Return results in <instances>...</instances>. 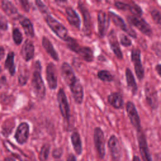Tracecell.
Segmentation results:
<instances>
[{"label": "cell", "mask_w": 161, "mask_h": 161, "mask_svg": "<svg viewBox=\"0 0 161 161\" xmlns=\"http://www.w3.org/2000/svg\"><path fill=\"white\" fill-rule=\"evenodd\" d=\"M42 66L39 60L35 64V70L33 73L31 86L35 96L40 99H44L46 94V88L41 74Z\"/></svg>", "instance_id": "6da1fadb"}, {"label": "cell", "mask_w": 161, "mask_h": 161, "mask_svg": "<svg viewBox=\"0 0 161 161\" xmlns=\"http://www.w3.org/2000/svg\"><path fill=\"white\" fill-rule=\"evenodd\" d=\"M65 42H66L67 47L71 51L78 54L84 60L88 62H91L93 60L94 53L90 47L80 45L75 39L70 36H68Z\"/></svg>", "instance_id": "7a4b0ae2"}, {"label": "cell", "mask_w": 161, "mask_h": 161, "mask_svg": "<svg viewBox=\"0 0 161 161\" xmlns=\"http://www.w3.org/2000/svg\"><path fill=\"white\" fill-rule=\"evenodd\" d=\"M43 16L48 26L53 31V33L58 38L65 41L69 36L67 29L57 19L52 16L50 14H46Z\"/></svg>", "instance_id": "3957f363"}, {"label": "cell", "mask_w": 161, "mask_h": 161, "mask_svg": "<svg viewBox=\"0 0 161 161\" xmlns=\"http://www.w3.org/2000/svg\"><path fill=\"white\" fill-rule=\"evenodd\" d=\"M127 21L130 25L136 27L145 35L150 36L152 35V30L150 26L143 18L133 15H130L127 16Z\"/></svg>", "instance_id": "277c9868"}, {"label": "cell", "mask_w": 161, "mask_h": 161, "mask_svg": "<svg viewBox=\"0 0 161 161\" xmlns=\"http://www.w3.org/2000/svg\"><path fill=\"white\" fill-rule=\"evenodd\" d=\"M144 91L147 104L152 109H156L158 107L159 104L157 90L153 85L147 82L145 85Z\"/></svg>", "instance_id": "5b68a950"}, {"label": "cell", "mask_w": 161, "mask_h": 161, "mask_svg": "<svg viewBox=\"0 0 161 161\" xmlns=\"http://www.w3.org/2000/svg\"><path fill=\"white\" fill-rule=\"evenodd\" d=\"M94 142L95 147L101 158L105 156V139L104 135L99 127H96L94 130Z\"/></svg>", "instance_id": "8992f818"}, {"label": "cell", "mask_w": 161, "mask_h": 161, "mask_svg": "<svg viewBox=\"0 0 161 161\" xmlns=\"http://www.w3.org/2000/svg\"><path fill=\"white\" fill-rule=\"evenodd\" d=\"M131 61L134 65L135 72L138 80L143 79L145 72L141 61V52L138 48H133L131 53Z\"/></svg>", "instance_id": "52a82bcc"}, {"label": "cell", "mask_w": 161, "mask_h": 161, "mask_svg": "<svg viewBox=\"0 0 161 161\" xmlns=\"http://www.w3.org/2000/svg\"><path fill=\"white\" fill-rule=\"evenodd\" d=\"M126 110L131 123L136 131L142 130L140 118L134 103L128 101L126 104Z\"/></svg>", "instance_id": "ba28073f"}, {"label": "cell", "mask_w": 161, "mask_h": 161, "mask_svg": "<svg viewBox=\"0 0 161 161\" xmlns=\"http://www.w3.org/2000/svg\"><path fill=\"white\" fill-rule=\"evenodd\" d=\"M137 139L140 152L143 161H152L148 147L146 136L142 130L137 131Z\"/></svg>", "instance_id": "9c48e42d"}, {"label": "cell", "mask_w": 161, "mask_h": 161, "mask_svg": "<svg viewBox=\"0 0 161 161\" xmlns=\"http://www.w3.org/2000/svg\"><path fill=\"white\" fill-rule=\"evenodd\" d=\"M57 101L60 111L65 119L69 120L70 118V108L66 94L63 89L60 88L57 93Z\"/></svg>", "instance_id": "30bf717a"}, {"label": "cell", "mask_w": 161, "mask_h": 161, "mask_svg": "<svg viewBox=\"0 0 161 161\" xmlns=\"http://www.w3.org/2000/svg\"><path fill=\"white\" fill-rule=\"evenodd\" d=\"M109 16L113 21V22L119 28H121L123 31L126 32L129 36L133 38H136V33L134 31L133 29H132L130 27H128L126 23L125 22L124 19L119 16L118 14H116L113 11H109L108 12Z\"/></svg>", "instance_id": "8fae6325"}, {"label": "cell", "mask_w": 161, "mask_h": 161, "mask_svg": "<svg viewBox=\"0 0 161 161\" xmlns=\"http://www.w3.org/2000/svg\"><path fill=\"white\" fill-rule=\"evenodd\" d=\"M60 72L64 82L69 87L77 79L72 67L67 62H65L62 63L60 67Z\"/></svg>", "instance_id": "7c38bea8"}, {"label": "cell", "mask_w": 161, "mask_h": 161, "mask_svg": "<svg viewBox=\"0 0 161 161\" xmlns=\"http://www.w3.org/2000/svg\"><path fill=\"white\" fill-rule=\"evenodd\" d=\"M78 7L82 14L84 19L83 32L85 36H89L91 33V17L89 9L82 2H78Z\"/></svg>", "instance_id": "4fadbf2b"}, {"label": "cell", "mask_w": 161, "mask_h": 161, "mask_svg": "<svg viewBox=\"0 0 161 161\" xmlns=\"http://www.w3.org/2000/svg\"><path fill=\"white\" fill-rule=\"evenodd\" d=\"M46 79L48 87L52 90L57 87V74L55 65L53 63H49L46 68Z\"/></svg>", "instance_id": "5bb4252c"}, {"label": "cell", "mask_w": 161, "mask_h": 161, "mask_svg": "<svg viewBox=\"0 0 161 161\" xmlns=\"http://www.w3.org/2000/svg\"><path fill=\"white\" fill-rule=\"evenodd\" d=\"M108 145L113 161H120L121 148L117 137L114 135H111L109 138Z\"/></svg>", "instance_id": "9a60e30c"}, {"label": "cell", "mask_w": 161, "mask_h": 161, "mask_svg": "<svg viewBox=\"0 0 161 161\" xmlns=\"http://www.w3.org/2000/svg\"><path fill=\"white\" fill-rule=\"evenodd\" d=\"M109 25V19L108 16L103 10H99L97 14V28L99 35L101 38H103Z\"/></svg>", "instance_id": "2e32d148"}, {"label": "cell", "mask_w": 161, "mask_h": 161, "mask_svg": "<svg viewBox=\"0 0 161 161\" xmlns=\"http://www.w3.org/2000/svg\"><path fill=\"white\" fill-rule=\"evenodd\" d=\"M29 130L27 123L23 122L19 125L14 135V138L18 143L22 145L26 142L29 136Z\"/></svg>", "instance_id": "e0dca14e"}, {"label": "cell", "mask_w": 161, "mask_h": 161, "mask_svg": "<svg viewBox=\"0 0 161 161\" xmlns=\"http://www.w3.org/2000/svg\"><path fill=\"white\" fill-rule=\"evenodd\" d=\"M108 39L110 48L113 52L118 59L121 60L123 58V53L120 48L119 42L116 37V34L114 30L109 31L108 36Z\"/></svg>", "instance_id": "ac0fdd59"}, {"label": "cell", "mask_w": 161, "mask_h": 161, "mask_svg": "<svg viewBox=\"0 0 161 161\" xmlns=\"http://www.w3.org/2000/svg\"><path fill=\"white\" fill-rule=\"evenodd\" d=\"M69 88L75 102L78 104H82L84 98V89L80 80L77 79Z\"/></svg>", "instance_id": "d6986e66"}, {"label": "cell", "mask_w": 161, "mask_h": 161, "mask_svg": "<svg viewBox=\"0 0 161 161\" xmlns=\"http://www.w3.org/2000/svg\"><path fill=\"white\" fill-rule=\"evenodd\" d=\"M65 13L69 23L74 28L79 30L80 27V19L77 13L70 6L65 8Z\"/></svg>", "instance_id": "ffe728a7"}, {"label": "cell", "mask_w": 161, "mask_h": 161, "mask_svg": "<svg viewBox=\"0 0 161 161\" xmlns=\"http://www.w3.org/2000/svg\"><path fill=\"white\" fill-rule=\"evenodd\" d=\"M21 54L22 57L26 61H29L33 58L35 54V47L31 41L26 40L24 42L21 47Z\"/></svg>", "instance_id": "44dd1931"}, {"label": "cell", "mask_w": 161, "mask_h": 161, "mask_svg": "<svg viewBox=\"0 0 161 161\" xmlns=\"http://www.w3.org/2000/svg\"><path fill=\"white\" fill-rule=\"evenodd\" d=\"M19 23L21 25L25 34L31 38H33L35 36L34 28L31 21L26 17L20 15L18 17Z\"/></svg>", "instance_id": "7402d4cb"}, {"label": "cell", "mask_w": 161, "mask_h": 161, "mask_svg": "<svg viewBox=\"0 0 161 161\" xmlns=\"http://www.w3.org/2000/svg\"><path fill=\"white\" fill-rule=\"evenodd\" d=\"M42 46L45 50V51L48 53V55L55 60L58 61L59 60V57L58 55V53L54 48L52 42L50 41V40L46 37L43 36L42 40Z\"/></svg>", "instance_id": "603a6c76"}, {"label": "cell", "mask_w": 161, "mask_h": 161, "mask_svg": "<svg viewBox=\"0 0 161 161\" xmlns=\"http://www.w3.org/2000/svg\"><path fill=\"white\" fill-rule=\"evenodd\" d=\"M108 101L115 109H119L123 105V97L118 92L111 93L108 96Z\"/></svg>", "instance_id": "cb8c5ba5"}, {"label": "cell", "mask_w": 161, "mask_h": 161, "mask_svg": "<svg viewBox=\"0 0 161 161\" xmlns=\"http://www.w3.org/2000/svg\"><path fill=\"white\" fill-rule=\"evenodd\" d=\"M125 76L126 80V84L128 88L130 89L133 95H135L138 90L136 82L135 81V77L129 68H126L125 70Z\"/></svg>", "instance_id": "d4e9b609"}, {"label": "cell", "mask_w": 161, "mask_h": 161, "mask_svg": "<svg viewBox=\"0 0 161 161\" xmlns=\"http://www.w3.org/2000/svg\"><path fill=\"white\" fill-rule=\"evenodd\" d=\"M70 138L74 151L77 155H80L82 151V147L79 133L76 131H74L71 135Z\"/></svg>", "instance_id": "484cf974"}, {"label": "cell", "mask_w": 161, "mask_h": 161, "mask_svg": "<svg viewBox=\"0 0 161 161\" xmlns=\"http://www.w3.org/2000/svg\"><path fill=\"white\" fill-rule=\"evenodd\" d=\"M14 52H11L8 54V56L5 61V68L8 69L11 75H13L15 73V65L14 64Z\"/></svg>", "instance_id": "4316f807"}, {"label": "cell", "mask_w": 161, "mask_h": 161, "mask_svg": "<svg viewBox=\"0 0 161 161\" xmlns=\"http://www.w3.org/2000/svg\"><path fill=\"white\" fill-rule=\"evenodd\" d=\"M2 8L6 14L8 15L15 14L18 13L17 8L14 5L9 1H2Z\"/></svg>", "instance_id": "83f0119b"}, {"label": "cell", "mask_w": 161, "mask_h": 161, "mask_svg": "<svg viewBox=\"0 0 161 161\" xmlns=\"http://www.w3.org/2000/svg\"><path fill=\"white\" fill-rule=\"evenodd\" d=\"M97 77L104 82L113 81L114 77L110 72L106 70H101L97 72Z\"/></svg>", "instance_id": "f1b7e54d"}, {"label": "cell", "mask_w": 161, "mask_h": 161, "mask_svg": "<svg viewBox=\"0 0 161 161\" xmlns=\"http://www.w3.org/2000/svg\"><path fill=\"white\" fill-rule=\"evenodd\" d=\"M50 150V145L48 143L44 144L41 148L39 154V159L40 161H46L49 155Z\"/></svg>", "instance_id": "f546056e"}, {"label": "cell", "mask_w": 161, "mask_h": 161, "mask_svg": "<svg viewBox=\"0 0 161 161\" xmlns=\"http://www.w3.org/2000/svg\"><path fill=\"white\" fill-rule=\"evenodd\" d=\"M129 11L133 14V16H137V17H141L143 14V11L141 8V7L139 6L137 4H130L129 7Z\"/></svg>", "instance_id": "4dcf8cb0"}, {"label": "cell", "mask_w": 161, "mask_h": 161, "mask_svg": "<svg viewBox=\"0 0 161 161\" xmlns=\"http://www.w3.org/2000/svg\"><path fill=\"white\" fill-rule=\"evenodd\" d=\"M13 38L14 43L19 45L23 40V36L21 31L18 28H14L13 31Z\"/></svg>", "instance_id": "1f68e13d"}, {"label": "cell", "mask_w": 161, "mask_h": 161, "mask_svg": "<svg viewBox=\"0 0 161 161\" xmlns=\"http://www.w3.org/2000/svg\"><path fill=\"white\" fill-rule=\"evenodd\" d=\"M35 3H36V4L39 11L43 14V16H45L46 14H50V12H49V10H48V8L47 7V6L42 1L36 0L35 1Z\"/></svg>", "instance_id": "d6a6232c"}, {"label": "cell", "mask_w": 161, "mask_h": 161, "mask_svg": "<svg viewBox=\"0 0 161 161\" xmlns=\"http://www.w3.org/2000/svg\"><path fill=\"white\" fill-rule=\"evenodd\" d=\"M119 40L121 44L123 47H130L132 43L131 40L128 37L126 34L124 33H121L119 35Z\"/></svg>", "instance_id": "836d02e7"}, {"label": "cell", "mask_w": 161, "mask_h": 161, "mask_svg": "<svg viewBox=\"0 0 161 161\" xmlns=\"http://www.w3.org/2000/svg\"><path fill=\"white\" fill-rule=\"evenodd\" d=\"M151 16L153 19V21L158 25H160L161 22V16L160 12L159 10L157 9H153L150 11Z\"/></svg>", "instance_id": "e575fe53"}, {"label": "cell", "mask_w": 161, "mask_h": 161, "mask_svg": "<svg viewBox=\"0 0 161 161\" xmlns=\"http://www.w3.org/2000/svg\"><path fill=\"white\" fill-rule=\"evenodd\" d=\"M28 79V71H25L23 73H21L20 75H19V84L21 86L25 85Z\"/></svg>", "instance_id": "d590c367"}, {"label": "cell", "mask_w": 161, "mask_h": 161, "mask_svg": "<svg viewBox=\"0 0 161 161\" xmlns=\"http://www.w3.org/2000/svg\"><path fill=\"white\" fill-rule=\"evenodd\" d=\"M114 5L119 9H121L123 11L129 10L130 4H127V3H125L123 2H121V1H116V2H114Z\"/></svg>", "instance_id": "8d00e7d4"}, {"label": "cell", "mask_w": 161, "mask_h": 161, "mask_svg": "<svg viewBox=\"0 0 161 161\" xmlns=\"http://www.w3.org/2000/svg\"><path fill=\"white\" fill-rule=\"evenodd\" d=\"M63 153V150L62 148H55L52 152V156L55 158H59Z\"/></svg>", "instance_id": "74e56055"}, {"label": "cell", "mask_w": 161, "mask_h": 161, "mask_svg": "<svg viewBox=\"0 0 161 161\" xmlns=\"http://www.w3.org/2000/svg\"><path fill=\"white\" fill-rule=\"evenodd\" d=\"M7 28H8L7 20L5 18L3 17L0 19V28H1L2 30H6Z\"/></svg>", "instance_id": "f35d334b"}, {"label": "cell", "mask_w": 161, "mask_h": 161, "mask_svg": "<svg viewBox=\"0 0 161 161\" xmlns=\"http://www.w3.org/2000/svg\"><path fill=\"white\" fill-rule=\"evenodd\" d=\"M19 3H21L23 8L24 9V10L26 12H28L29 10H30V4H29V2L28 1H25V0H21V1H19Z\"/></svg>", "instance_id": "ab89813d"}, {"label": "cell", "mask_w": 161, "mask_h": 161, "mask_svg": "<svg viewBox=\"0 0 161 161\" xmlns=\"http://www.w3.org/2000/svg\"><path fill=\"white\" fill-rule=\"evenodd\" d=\"M153 48L154 51L155 52L156 54L158 55V56H160V43L159 42H155L153 44Z\"/></svg>", "instance_id": "60d3db41"}, {"label": "cell", "mask_w": 161, "mask_h": 161, "mask_svg": "<svg viewBox=\"0 0 161 161\" xmlns=\"http://www.w3.org/2000/svg\"><path fill=\"white\" fill-rule=\"evenodd\" d=\"M155 70H156V72H157L158 75L159 76H160V70H161V65L160 64H158L156 67H155Z\"/></svg>", "instance_id": "b9f144b4"}, {"label": "cell", "mask_w": 161, "mask_h": 161, "mask_svg": "<svg viewBox=\"0 0 161 161\" xmlns=\"http://www.w3.org/2000/svg\"><path fill=\"white\" fill-rule=\"evenodd\" d=\"M67 161H76V158L73 154H70L67 158Z\"/></svg>", "instance_id": "7bdbcfd3"}, {"label": "cell", "mask_w": 161, "mask_h": 161, "mask_svg": "<svg viewBox=\"0 0 161 161\" xmlns=\"http://www.w3.org/2000/svg\"><path fill=\"white\" fill-rule=\"evenodd\" d=\"M4 55V50L3 47H0V60L3 58Z\"/></svg>", "instance_id": "ee69618b"}, {"label": "cell", "mask_w": 161, "mask_h": 161, "mask_svg": "<svg viewBox=\"0 0 161 161\" xmlns=\"http://www.w3.org/2000/svg\"><path fill=\"white\" fill-rule=\"evenodd\" d=\"M133 161H141L139 157L138 156H134L133 158Z\"/></svg>", "instance_id": "f6af8a7d"}, {"label": "cell", "mask_w": 161, "mask_h": 161, "mask_svg": "<svg viewBox=\"0 0 161 161\" xmlns=\"http://www.w3.org/2000/svg\"><path fill=\"white\" fill-rule=\"evenodd\" d=\"M5 161H15V160L12 158H6L5 159Z\"/></svg>", "instance_id": "bcb514c9"}, {"label": "cell", "mask_w": 161, "mask_h": 161, "mask_svg": "<svg viewBox=\"0 0 161 161\" xmlns=\"http://www.w3.org/2000/svg\"><path fill=\"white\" fill-rule=\"evenodd\" d=\"M1 67H0V72H1Z\"/></svg>", "instance_id": "7dc6e473"}, {"label": "cell", "mask_w": 161, "mask_h": 161, "mask_svg": "<svg viewBox=\"0 0 161 161\" xmlns=\"http://www.w3.org/2000/svg\"><path fill=\"white\" fill-rule=\"evenodd\" d=\"M57 161H60V160H57Z\"/></svg>", "instance_id": "c3c4849f"}]
</instances>
